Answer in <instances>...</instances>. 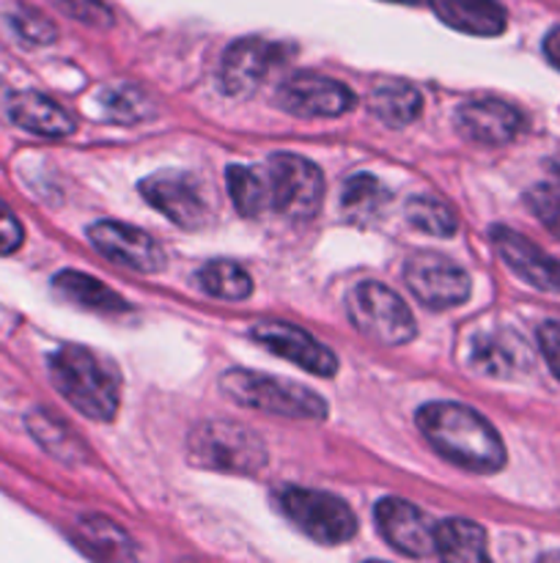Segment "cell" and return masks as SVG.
<instances>
[{"instance_id": "1", "label": "cell", "mask_w": 560, "mask_h": 563, "mask_svg": "<svg viewBox=\"0 0 560 563\" xmlns=\"http://www.w3.org/2000/svg\"><path fill=\"white\" fill-rule=\"evenodd\" d=\"M417 429L443 460L470 473H497L505 467V445L497 429L478 410L456 401H432L417 410Z\"/></svg>"}, {"instance_id": "2", "label": "cell", "mask_w": 560, "mask_h": 563, "mask_svg": "<svg viewBox=\"0 0 560 563\" xmlns=\"http://www.w3.org/2000/svg\"><path fill=\"white\" fill-rule=\"evenodd\" d=\"M49 379L75 410L91 421H113L121 405V377L110 361L80 344H64L49 357Z\"/></svg>"}, {"instance_id": "3", "label": "cell", "mask_w": 560, "mask_h": 563, "mask_svg": "<svg viewBox=\"0 0 560 563\" xmlns=\"http://www.w3.org/2000/svg\"><path fill=\"white\" fill-rule=\"evenodd\" d=\"M220 390L234 405L267 412V416L294 418V421H324L327 401L313 390L291 383V379L272 377V374L231 368L220 377Z\"/></svg>"}, {"instance_id": "4", "label": "cell", "mask_w": 560, "mask_h": 563, "mask_svg": "<svg viewBox=\"0 0 560 563\" xmlns=\"http://www.w3.org/2000/svg\"><path fill=\"white\" fill-rule=\"evenodd\" d=\"M190 462L220 473L253 476L267 465V445L258 434L234 421H203L187 440Z\"/></svg>"}, {"instance_id": "5", "label": "cell", "mask_w": 560, "mask_h": 563, "mask_svg": "<svg viewBox=\"0 0 560 563\" xmlns=\"http://www.w3.org/2000/svg\"><path fill=\"white\" fill-rule=\"evenodd\" d=\"M346 313L357 333L382 346H401L415 339V317L406 302L377 280H362L346 297Z\"/></svg>"}, {"instance_id": "6", "label": "cell", "mask_w": 560, "mask_h": 563, "mask_svg": "<svg viewBox=\"0 0 560 563\" xmlns=\"http://www.w3.org/2000/svg\"><path fill=\"white\" fill-rule=\"evenodd\" d=\"M275 498H278L280 511L289 517L291 526L300 528L313 542L344 544L355 539L357 517L338 495L302 487H280Z\"/></svg>"}, {"instance_id": "7", "label": "cell", "mask_w": 560, "mask_h": 563, "mask_svg": "<svg viewBox=\"0 0 560 563\" xmlns=\"http://www.w3.org/2000/svg\"><path fill=\"white\" fill-rule=\"evenodd\" d=\"M269 209L291 220H311L324 201V176L300 154H272L267 159Z\"/></svg>"}, {"instance_id": "8", "label": "cell", "mask_w": 560, "mask_h": 563, "mask_svg": "<svg viewBox=\"0 0 560 563\" xmlns=\"http://www.w3.org/2000/svg\"><path fill=\"white\" fill-rule=\"evenodd\" d=\"M141 196L179 229H203L212 218L206 187L190 170H157L141 181Z\"/></svg>"}, {"instance_id": "9", "label": "cell", "mask_w": 560, "mask_h": 563, "mask_svg": "<svg viewBox=\"0 0 560 563\" xmlns=\"http://www.w3.org/2000/svg\"><path fill=\"white\" fill-rule=\"evenodd\" d=\"M404 284L417 302L434 311H448V308L467 302L472 291V280L464 267L443 253H415L404 264Z\"/></svg>"}, {"instance_id": "10", "label": "cell", "mask_w": 560, "mask_h": 563, "mask_svg": "<svg viewBox=\"0 0 560 563\" xmlns=\"http://www.w3.org/2000/svg\"><path fill=\"white\" fill-rule=\"evenodd\" d=\"M88 240L108 262L132 273L154 275L165 269V251L152 234L119 220H99L88 229Z\"/></svg>"}, {"instance_id": "11", "label": "cell", "mask_w": 560, "mask_h": 563, "mask_svg": "<svg viewBox=\"0 0 560 563\" xmlns=\"http://www.w3.org/2000/svg\"><path fill=\"white\" fill-rule=\"evenodd\" d=\"M283 44L267 42V38H239L231 44L220 64V88L228 97H247L256 91L275 66L283 64Z\"/></svg>"}, {"instance_id": "12", "label": "cell", "mask_w": 560, "mask_h": 563, "mask_svg": "<svg viewBox=\"0 0 560 563\" xmlns=\"http://www.w3.org/2000/svg\"><path fill=\"white\" fill-rule=\"evenodd\" d=\"M278 104L291 115L302 119H335L355 108V93L349 86L322 75H294L278 88Z\"/></svg>"}, {"instance_id": "13", "label": "cell", "mask_w": 560, "mask_h": 563, "mask_svg": "<svg viewBox=\"0 0 560 563\" xmlns=\"http://www.w3.org/2000/svg\"><path fill=\"white\" fill-rule=\"evenodd\" d=\"M373 517H377V528L382 539L395 553L410 555V559L437 555L432 517L417 509L415 504L401 498H382L373 509Z\"/></svg>"}, {"instance_id": "14", "label": "cell", "mask_w": 560, "mask_h": 563, "mask_svg": "<svg viewBox=\"0 0 560 563\" xmlns=\"http://www.w3.org/2000/svg\"><path fill=\"white\" fill-rule=\"evenodd\" d=\"M250 335L258 344L267 346L269 352L305 368L307 374L333 377L338 372V357H335V352L329 346H324L322 341L313 339L307 330L296 328V324L275 322V319L272 322H258L253 324Z\"/></svg>"}, {"instance_id": "15", "label": "cell", "mask_w": 560, "mask_h": 563, "mask_svg": "<svg viewBox=\"0 0 560 563\" xmlns=\"http://www.w3.org/2000/svg\"><path fill=\"white\" fill-rule=\"evenodd\" d=\"M494 251L503 258L505 267L525 280L527 286L538 291H549V295H560V262L547 256L536 242L522 236L519 231L508 229V225H492L489 231Z\"/></svg>"}, {"instance_id": "16", "label": "cell", "mask_w": 560, "mask_h": 563, "mask_svg": "<svg viewBox=\"0 0 560 563\" xmlns=\"http://www.w3.org/2000/svg\"><path fill=\"white\" fill-rule=\"evenodd\" d=\"M522 113L503 99H470L456 113L461 135L481 146H505L522 132Z\"/></svg>"}, {"instance_id": "17", "label": "cell", "mask_w": 560, "mask_h": 563, "mask_svg": "<svg viewBox=\"0 0 560 563\" xmlns=\"http://www.w3.org/2000/svg\"><path fill=\"white\" fill-rule=\"evenodd\" d=\"M472 366L486 377L508 379L530 366V355H527V346L519 335L508 333V330H494V333L475 335Z\"/></svg>"}, {"instance_id": "18", "label": "cell", "mask_w": 560, "mask_h": 563, "mask_svg": "<svg viewBox=\"0 0 560 563\" xmlns=\"http://www.w3.org/2000/svg\"><path fill=\"white\" fill-rule=\"evenodd\" d=\"M9 115L22 130L42 137H69L77 130L75 119L55 99L38 91H20L9 99Z\"/></svg>"}, {"instance_id": "19", "label": "cell", "mask_w": 560, "mask_h": 563, "mask_svg": "<svg viewBox=\"0 0 560 563\" xmlns=\"http://www.w3.org/2000/svg\"><path fill=\"white\" fill-rule=\"evenodd\" d=\"M428 3L445 25L470 36H500L508 25L505 9L497 0H428Z\"/></svg>"}, {"instance_id": "20", "label": "cell", "mask_w": 560, "mask_h": 563, "mask_svg": "<svg viewBox=\"0 0 560 563\" xmlns=\"http://www.w3.org/2000/svg\"><path fill=\"white\" fill-rule=\"evenodd\" d=\"M53 289L69 302H75V306L88 308V311L108 313V317H119V313L130 311V302L119 291H113L93 275L77 273V269H64V273L55 275Z\"/></svg>"}, {"instance_id": "21", "label": "cell", "mask_w": 560, "mask_h": 563, "mask_svg": "<svg viewBox=\"0 0 560 563\" xmlns=\"http://www.w3.org/2000/svg\"><path fill=\"white\" fill-rule=\"evenodd\" d=\"M434 550L437 559L456 563H475L486 561V531L481 526L461 517H450L434 526Z\"/></svg>"}, {"instance_id": "22", "label": "cell", "mask_w": 560, "mask_h": 563, "mask_svg": "<svg viewBox=\"0 0 560 563\" xmlns=\"http://www.w3.org/2000/svg\"><path fill=\"white\" fill-rule=\"evenodd\" d=\"M371 110L377 119H382L388 126H406L421 115L423 97L410 82H384L373 91Z\"/></svg>"}, {"instance_id": "23", "label": "cell", "mask_w": 560, "mask_h": 563, "mask_svg": "<svg viewBox=\"0 0 560 563\" xmlns=\"http://www.w3.org/2000/svg\"><path fill=\"white\" fill-rule=\"evenodd\" d=\"M225 185H228V196L234 201L236 212H242L245 218H258L269 209L267 176L253 170L250 165H228Z\"/></svg>"}, {"instance_id": "24", "label": "cell", "mask_w": 560, "mask_h": 563, "mask_svg": "<svg viewBox=\"0 0 560 563\" xmlns=\"http://www.w3.org/2000/svg\"><path fill=\"white\" fill-rule=\"evenodd\" d=\"M198 284L206 295L217 300L239 302L253 295V280L247 269H242L234 262H209L198 269Z\"/></svg>"}, {"instance_id": "25", "label": "cell", "mask_w": 560, "mask_h": 563, "mask_svg": "<svg viewBox=\"0 0 560 563\" xmlns=\"http://www.w3.org/2000/svg\"><path fill=\"white\" fill-rule=\"evenodd\" d=\"M80 537H82V544H86L93 555H99V559H110V561L135 559L132 539L126 537L119 526H113L108 517H82Z\"/></svg>"}, {"instance_id": "26", "label": "cell", "mask_w": 560, "mask_h": 563, "mask_svg": "<svg viewBox=\"0 0 560 563\" xmlns=\"http://www.w3.org/2000/svg\"><path fill=\"white\" fill-rule=\"evenodd\" d=\"M102 115L113 124H137L154 113L152 99L130 82H115V86L102 88Z\"/></svg>"}, {"instance_id": "27", "label": "cell", "mask_w": 560, "mask_h": 563, "mask_svg": "<svg viewBox=\"0 0 560 563\" xmlns=\"http://www.w3.org/2000/svg\"><path fill=\"white\" fill-rule=\"evenodd\" d=\"M406 220L412 223V229L432 236H453L459 229V218L453 214V209L443 198L426 196V192L406 201Z\"/></svg>"}, {"instance_id": "28", "label": "cell", "mask_w": 560, "mask_h": 563, "mask_svg": "<svg viewBox=\"0 0 560 563\" xmlns=\"http://www.w3.org/2000/svg\"><path fill=\"white\" fill-rule=\"evenodd\" d=\"M27 429H31V434L36 438V443H42V449H47L49 454L58 456V460L77 462L82 456V449L80 443H77L75 434H71V429L64 427L58 418L47 416L44 410H36L27 416Z\"/></svg>"}, {"instance_id": "29", "label": "cell", "mask_w": 560, "mask_h": 563, "mask_svg": "<svg viewBox=\"0 0 560 563\" xmlns=\"http://www.w3.org/2000/svg\"><path fill=\"white\" fill-rule=\"evenodd\" d=\"M388 187L377 176L355 174L344 185L340 203H344V212L351 214V218H368V214H377L388 203Z\"/></svg>"}, {"instance_id": "30", "label": "cell", "mask_w": 560, "mask_h": 563, "mask_svg": "<svg viewBox=\"0 0 560 563\" xmlns=\"http://www.w3.org/2000/svg\"><path fill=\"white\" fill-rule=\"evenodd\" d=\"M525 203L533 212V218L555 236L560 240V185L558 181H541V185H533L525 192Z\"/></svg>"}, {"instance_id": "31", "label": "cell", "mask_w": 560, "mask_h": 563, "mask_svg": "<svg viewBox=\"0 0 560 563\" xmlns=\"http://www.w3.org/2000/svg\"><path fill=\"white\" fill-rule=\"evenodd\" d=\"M11 25L20 33V38H25L27 44H49L55 42V25L42 14V11L31 9V5H16V11L11 14Z\"/></svg>"}, {"instance_id": "32", "label": "cell", "mask_w": 560, "mask_h": 563, "mask_svg": "<svg viewBox=\"0 0 560 563\" xmlns=\"http://www.w3.org/2000/svg\"><path fill=\"white\" fill-rule=\"evenodd\" d=\"M58 9H64L71 20L86 22L91 27H110L113 25V11L102 0H53Z\"/></svg>"}, {"instance_id": "33", "label": "cell", "mask_w": 560, "mask_h": 563, "mask_svg": "<svg viewBox=\"0 0 560 563\" xmlns=\"http://www.w3.org/2000/svg\"><path fill=\"white\" fill-rule=\"evenodd\" d=\"M22 242H25V231H22L20 218L5 207V201H0V256L20 251Z\"/></svg>"}, {"instance_id": "34", "label": "cell", "mask_w": 560, "mask_h": 563, "mask_svg": "<svg viewBox=\"0 0 560 563\" xmlns=\"http://www.w3.org/2000/svg\"><path fill=\"white\" fill-rule=\"evenodd\" d=\"M538 346H541L552 374L560 379V319L544 322L541 328H538Z\"/></svg>"}, {"instance_id": "35", "label": "cell", "mask_w": 560, "mask_h": 563, "mask_svg": "<svg viewBox=\"0 0 560 563\" xmlns=\"http://www.w3.org/2000/svg\"><path fill=\"white\" fill-rule=\"evenodd\" d=\"M544 53H547L549 64L560 69V27H552L547 33V38H544Z\"/></svg>"}, {"instance_id": "36", "label": "cell", "mask_w": 560, "mask_h": 563, "mask_svg": "<svg viewBox=\"0 0 560 563\" xmlns=\"http://www.w3.org/2000/svg\"><path fill=\"white\" fill-rule=\"evenodd\" d=\"M390 3H421V0H390Z\"/></svg>"}]
</instances>
